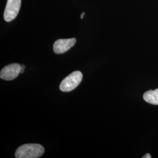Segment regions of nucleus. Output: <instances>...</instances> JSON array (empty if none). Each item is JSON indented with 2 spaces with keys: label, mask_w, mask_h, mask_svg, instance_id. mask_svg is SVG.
<instances>
[{
  "label": "nucleus",
  "mask_w": 158,
  "mask_h": 158,
  "mask_svg": "<svg viewBox=\"0 0 158 158\" xmlns=\"http://www.w3.org/2000/svg\"><path fill=\"white\" fill-rule=\"evenodd\" d=\"M45 152L43 146L36 143L25 144L19 147L15 152L17 158H37Z\"/></svg>",
  "instance_id": "nucleus-1"
},
{
  "label": "nucleus",
  "mask_w": 158,
  "mask_h": 158,
  "mask_svg": "<svg viewBox=\"0 0 158 158\" xmlns=\"http://www.w3.org/2000/svg\"><path fill=\"white\" fill-rule=\"evenodd\" d=\"M83 74L80 71H75L63 80L60 85V90L63 92L73 90L81 83Z\"/></svg>",
  "instance_id": "nucleus-2"
},
{
  "label": "nucleus",
  "mask_w": 158,
  "mask_h": 158,
  "mask_svg": "<svg viewBox=\"0 0 158 158\" xmlns=\"http://www.w3.org/2000/svg\"><path fill=\"white\" fill-rule=\"evenodd\" d=\"M21 5V0H8L4 18L6 22H10L17 17Z\"/></svg>",
  "instance_id": "nucleus-3"
},
{
  "label": "nucleus",
  "mask_w": 158,
  "mask_h": 158,
  "mask_svg": "<svg viewBox=\"0 0 158 158\" xmlns=\"http://www.w3.org/2000/svg\"><path fill=\"white\" fill-rule=\"evenodd\" d=\"M21 69V65L18 63H12L7 65L1 70L0 77L5 80H12L18 76L19 74H20Z\"/></svg>",
  "instance_id": "nucleus-4"
},
{
  "label": "nucleus",
  "mask_w": 158,
  "mask_h": 158,
  "mask_svg": "<svg viewBox=\"0 0 158 158\" xmlns=\"http://www.w3.org/2000/svg\"><path fill=\"white\" fill-rule=\"evenodd\" d=\"M76 42L75 38L57 40L53 45V51L56 54H62L69 51Z\"/></svg>",
  "instance_id": "nucleus-5"
},
{
  "label": "nucleus",
  "mask_w": 158,
  "mask_h": 158,
  "mask_svg": "<svg viewBox=\"0 0 158 158\" xmlns=\"http://www.w3.org/2000/svg\"><path fill=\"white\" fill-rule=\"evenodd\" d=\"M145 102L153 105H158V89L155 90H149L143 95Z\"/></svg>",
  "instance_id": "nucleus-6"
},
{
  "label": "nucleus",
  "mask_w": 158,
  "mask_h": 158,
  "mask_svg": "<svg viewBox=\"0 0 158 158\" xmlns=\"http://www.w3.org/2000/svg\"><path fill=\"white\" fill-rule=\"evenodd\" d=\"M151 158V155L149 154V153H147V154H145L142 158Z\"/></svg>",
  "instance_id": "nucleus-7"
},
{
  "label": "nucleus",
  "mask_w": 158,
  "mask_h": 158,
  "mask_svg": "<svg viewBox=\"0 0 158 158\" xmlns=\"http://www.w3.org/2000/svg\"><path fill=\"white\" fill-rule=\"evenodd\" d=\"M85 12H83L81 14V16H80V18H81V19H83V17L85 16Z\"/></svg>",
  "instance_id": "nucleus-8"
},
{
  "label": "nucleus",
  "mask_w": 158,
  "mask_h": 158,
  "mask_svg": "<svg viewBox=\"0 0 158 158\" xmlns=\"http://www.w3.org/2000/svg\"><path fill=\"white\" fill-rule=\"evenodd\" d=\"M23 72H24V69L21 68V71H20V74L23 73Z\"/></svg>",
  "instance_id": "nucleus-9"
},
{
  "label": "nucleus",
  "mask_w": 158,
  "mask_h": 158,
  "mask_svg": "<svg viewBox=\"0 0 158 158\" xmlns=\"http://www.w3.org/2000/svg\"><path fill=\"white\" fill-rule=\"evenodd\" d=\"M21 68H23V69H25V66L24 65H23V64L21 65Z\"/></svg>",
  "instance_id": "nucleus-10"
}]
</instances>
